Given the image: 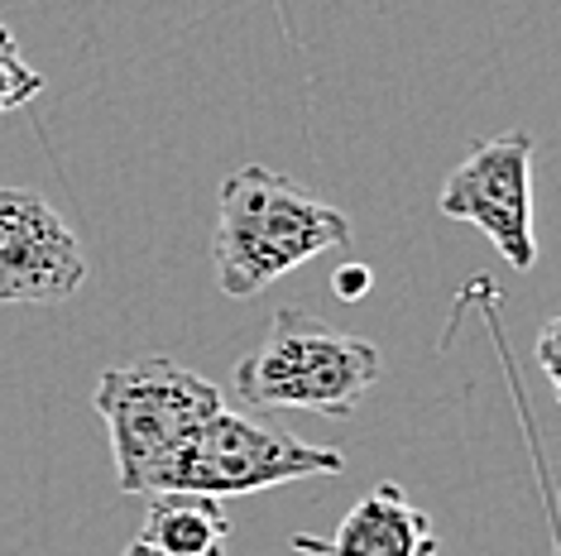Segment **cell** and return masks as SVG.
<instances>
[{
    "instance_id": "1",
    "label": "cell",
    "mask_w": 561,
    "mask_h": 556,
    "mask_svg": "<svg viewBox=\"0 0 561 556\" xmlns=\"http://www.w3.org/2000/svg\"><path fill=\"white\" fill-rule=\"evenodd\" d=\"M351 240V217L312 187L245 163L221 183L211 225L216 288L226 298H254L284 274Z\"/></svg>"
},
{
    "instance_id": "2",
    "label": "cell",
    "mask_w": 561,
    "mask_h": 556,
    "mask_svg": "<svg viewBox=\"0 0 561 556\" xmlns=\"http://www.w3.org/2000/svg\"><path fill=\"white\" fill-rule=\"evenodd\" d=\"M92 408L111 432L121 495H159L197 427L221 408V394L178 360L149 356L101 374Z\"/></svg>"
},
{
    "instance_id": "3",
    "label": "cell",
    "mask_w": 561,
    "mask_h": 556,
    "mask_svg": "<svg viewBox=\"0 0 561 556\" xmlns=\"http://www.w3.org/2000/svg\"><path fill=\"white\" fill-rule=\"evenodd\" d=\"M385 374L375 340L331 332L308 312L284 308L264 340L236 364V394L250 408H308L322 417H351Z\"/></svg>"
},
{
    "instance_id": "4",
    "label": "cell",
    "mask_w": 561,
    "mask_h": 556,
    "mask_svg": "<svg viewBox=\"0 0 561 556\" xmlns=\"http://www.w3.org/2000/svg\"><path fill=\"white\" fill-rule=\"evenodd\" d=\"M346 456L336 447H317V441L288 437L270 422L236 408H216L207 422L197 427V437L187 441V451L163 479V489H187V495H254V489H274L288 479H317V475H341ZM159 489V495H163Z\"/></svg>"
},
{
    "instance_id": "5",
    "label": "cell",
    "mask_w": 561,
    "mask_h": 556,
    "mask_svg": "<svg viewBox=\"0 0 561 556\" xmlns=\"http://www.w3.org/2000/svg\"><path fill=\"white\" fill-rule=\"evenodd\" d=\"M442 217L484 231L500 255L528 274L538 264V231H533V139L508 130L480 139L442 183Z\"/></svg>"
},
{
    "instance_id": "6",
    "label": "cell",
    "mask_w": 561,
    "mask_h": 556,
    "mask_svg": "<svg viewBox=\"0 0 561 556\" xmlns=\"http://www.w3.org/2000/svg\"><path fill=\"white\" fill-rule=\"evenodd\" d=\"M87 283L82 240L30 187H0V302L58 308Z\"/></svg>"
},
{
    "instance_id": "7",
    "label": "cell",
    "mask_w": 561,
    "mask_h": 556,
    "mask_svg": "<svg viewBox=\"0 0 561 556\" xmlns=\"http://www.w3.org/2000/svg\"><path fill=\"white\" fill-rule=\"evenodd\" d=\"M293 552L302 556H442L437 528L432 518L408 503L399 485H375L365 499H355V509L341 518V528L322 537L298 533Z\"/></svg>"
},
{
    "instance_id": "8",
    "label": "cell",
    "mask_w": 561,
    "mask_h": 556,
    "mask_svg": "<svg viewBox=\"0 0 561 556\" xmlns=\"http://www.w3.org/2000/svg\"><path fill=\"white\" fill-rule=\"evenodd\" d=\"M139 542L154 547L159 556H226L231 518H226L221 499H211V495L163 489V495H149Z\"/></svg>"
},
{
    "instance_id": "9",
    "label": "cell",
    "mask_w": 561,
    "mask_h": 556,
    "mask_svg": "<svg viewBox=\"0 0 561 556\" xmlns=\"http://www.w3.org/2000/svg\"><path fill=\"white\" fill-rule=\"evenodd\" d=\"M39 92H44L39 68H30L20 39L10 34V24H0V116H5V111L30 106Z\"/></svg>"
},
{
    "instance_id": "10",
    "label": "cell",
    "mask_w": 561,
    "mask_h": 556,
    "mask_svg": "<svg viewBox=\"0 0 561 556\" xmlns=\"http://www.w3.org/2000/svg\"><path fill=\"white\" fill-rule=\"evenodd\" d=\"M369 283H375V274L365 269V264H346V269L336 274V293L346 298V302H355V298H365L369 293Z\"/></svg>"
},
{
    "instance_id": "11",
    "label": "cell",
    "mask_w": 561,
    "mask_h": 556,
    "mask_svg": "<svg viewBox=\"0 0 561 556\" xmlns=\"http://www.w3.org/2000/svg\"><path fill=\"white\" fill-rule=\"evenodd\" d=\"M538 360H542V370H547V379H552V389H557V384H561V374H557V317H547V322H542Z\"/></svg>"
},
{
    "instance_id": "12",
    "label": "cell",
    "mask_w": 561,
    "mask_h": 556,
    "mask_svg": "<svg viewBox=\"0 0 561 556\" xmlns=\"http://www.w3.org/2000/svg\"><path fill=\"white\" fill-rule=\"evenodd\" d=\"M121 556H159V552H154V547H145V542H139V537H135V542H130V547H125Z\"/></svg>"
}]
</instances>
